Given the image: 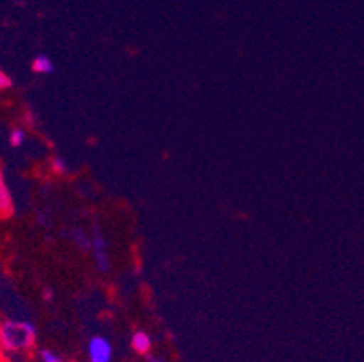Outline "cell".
Wrapping results in <instances>:
<instances>
[{"mask_svg":"<svg viewBox=\"0 0 364 362\" xmlns=\"http://www.w3.org/2000/svg\"><path fill=\"white\" fill-rule=\"evenodd\" d=\"M36 343V326L26 319H6L0 323V346L6 351H28Z\"/></svg>","mask_w":364,"mask_h":362,"instance_id":"6da1fadb","label":"cell"},{"mask_svg":"<svg viewBox=\"0 0 364 362\" xmlns=\"http://www.w3.org/2000/svg\"><path fill=\"white\" fill-rule=\"evenodd\" d=\"M91 252H92V259H95V265H97L98 272L107 274V272L111 270V257H109V252H107V241H105L104 234H102L98 225H95L91 232Z\"/></svg>","mask_w":364,"mask_h":362,"instance_id":"7a4b0ae2","label":"cell"},{"mask_svg":"<svg viewBox=\"0 0 364 362\" xmlns=\"http://www.w3.org/2000/svg\"><path fill=\"white\" fill-rule=\"evenodd\" d=\"M87 358L89 362H111L112 361V344L107 337L95 335L87 343Z\"/></svg>","mask_w":364,"mask_h":362,"instance_id":"3957f363","label":"cell"},{"mask_svg":"<svg viewBox=\"0 0 364 362\" xmlns=\"http://www.w3.org/2000/svg\"><path fill=\"white\" fill-rule=\"evenodd\" d=\"M13 212H15V201H13L11 191L6 183L4 174L0 172V218H11Z\"/></svg>","mask_w":364,"mask_h":362,"instance_id":"277c9868","label":"cell"},{"mask_svg":"<svg viewBox=\"0 0 364 362\" xmlns=\"http://www.w3.org/2000/svg\"><path fill=\"white\" fill-rule=\"evenodd\" d=\"M131 346L138 355H151V350H152L151 335L144 330L134 331L131 337Z\"/></svg>","mask_w":364,"mask_h":362,"instance_id":"5b68a950","label":"cell"},{"mask_svg":"<svg viewBox=\"0 0 364 362\" xmlns=\"http://www.w3.org/2000/svg\"><path fill=\"white\" fill-rule=\"evenodd\" d=\"M31 69L36 75H53L55 73V62L48 55H36L33 58Z\"/></svg>","mask_w":364,"mask_h":362,"instance_id":"8992f818","label":"cell"},{"mask_svg":"<svg viewBox=\"0 0 364 362\" xmlns=\"http://www.w3.org/2000/svg\"><path fill=\"white\" fill-rule=\"evenodd\" d=\"M71 241L75 243V247L80 248V250H84V252L91 250V235L85 234L82 228H78V227L73 228V230H71Z\"/></svg>","mask_w":364,"mask_h":362,"instance_id":"52a82bcc","label":"cell"},{"mask_svg":"<svg viewBox=\"0 0 364 362\" xmlns=\"http://www.w3.org/2000/svg\"><path fill=\"white\" fill-rule=\"evenodd\" d=\"M51 171L55 172L56 176H68L69 172V164L65 161L62 156H53L51 158Z\"/></svg>","mask_w":364,"mask_h":362,"instance_id":"ba28073f","label":"cell"},{"mask_svg":"<svg viewBox=\"0 0 364 362\" xmlns=\"http://www.w3.org/2000/svg\"><path fill=\"white\" fill-rule=\"evenodd\" d=\"M26 142V131L22 127H15L9 132V144L11 147H22Z\"/></svg>","mask_w":364,"mask_h":362,"instance_id":"9c48e42d","label":"cell"},{"mask_svg":"<svg viewBox=\"0 0 364 362\" xmlns=\"http://www.w3.org/2000/svg\"><path fill=\"white\" fill-rule=\"evenodd\" d=\"M38 357H41V362H68L62 355L49 350V348H42V350L38 351Z\"/></svg>","mask_w":364,"mask_h":362,"instance_id":"30bf717a","label":"cell"},{"mask_svg":"<svg viewBox=\"0 0 364 362\" xmlns=\"http://www.w3.org/2000/svg\"><path fill=\"white\" fill-rule=\"evenodd\" d=\"M11 87H13L11 76L6 75L4 71H0V91H8V89Z\"/></svg>","mask_w":364,"mask_h":362,"instance_id":"8fae6325","label":"cell"},{"mask_svg":"<svg viewBox=\"0 0 364 362\" xmlns=\"http://www.w3.org/2000/svg\"><path fill=\"white\" fill-rule=\"evenodd\" d=\"M147 361L149 362H167L164 357H161V355H147Z\"/></svg>","mask_w":364,"mask_h":362,"instance_id":"7c38bea8","label":"cell"},{"mask_svg":"<svg viewBox=\"0 0 364 362\" xmlns=\"http://www.w3.org/2000/svg\"><path fill=\"white\" fill-rule=\"evenodd\" d=\"M53 290L51 288H44V297H46V301H53Z\"/></svg>","mask_w":364,"mask_h":362,"instance_id":"4fadbf2b","label":"cell"},{"mask_svg":"<svg viewBox=\"0 0 364 362\" xmlns=\"http://www.w3.org/2000/svg\"><path fill=\"white\" fill-rule=\"evenodd\" d=\"M0 172H2V171H0Z\"/></svg>","mask_w":364,"mask_h":362,"instance_id":"5bb4252c","label":"cell"}]
</instances>
